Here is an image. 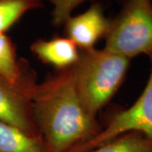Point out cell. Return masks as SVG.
<instances>
[{
  "mask_svg": "<svg viewBox=\"0 0 152 152\" xmlns=\"http://www.w3.org/2000/svg\"><path fill=\"white\" fill-rule=\"evenodd\" d=\"M32 107L48 152H70L101 131L96 118L87 113L79 96L74 67L37 84Z\"/></svg>",
  "mask_w": 152,
  "mask_h": 152,
  "instance_id": "cell-1",
  "label": "cell"
},
{
  "mask_svg": "<svg viewBox=\"0 0 152 152\" xmlns=\"http://www.w3.org/2000/svg\"><path fill=\"white\" fill-rule=\"evenodd\" d=\"M130 59L105 48L80 51L74 66L79 96L88 113L98 112L113 97L124 80Z\"/></svg>",
  "mask_w": 152,
  "mask_h": 152,
  "instance_id": "cell-2",
  "label": "cell"
},
{
  "mask_svg": "<svg viewBox=\"0 0 152 152\" xmlns=\"http://www.w3.org/2000/svg\"><path fill=\"white\" fill-rule=\"evenodd\" d=\"M104 48L131 59L152 53V0H125L111 20Z\"/></svg>",
  "mask_w": 152,
  "mask_h": 152,
  "instance_id": "cell-3",
  "label": "cell"
},
{
  "mask_svg": "<svg viewBox=\"0 0 152 152\" xmlns=\"http://www.w3.org/2000/svg\"><path fill=\"white\" fill-rule=\"evenodd\" d=\"M151 73L142 94L128 109L116 113L104 129H101L89 141L73 149L70 152H87L102 145L129 132H140L152 139V53Z\"/></svg>",
  "mask_w": 152,
  "mask_h": 152,
  "instance_id": "cell-4",
  "label": "cell"
},
{
  "mask_svg": "<svg viewBox=\"0 0 152 152\" xmlns=\"http://www.w3.org/2000/svg\"><path fill=\"white\" fill-rule=\"evenodd\" d=\"M0 121L31 135H41L35 120L32 94L0 77Z\"/></svg>",
  "mask_w": 152,
  "mask_h": 152,
  "instance_id": "cell-5",
  "label": "cell"
},
{
  "mask_svg": "<svg viewBox=\"0 0 152 152\" xmlns=\"http://www.w3.org/2000/svg\"><path fill=\"white\" fill-rule=\"evenodd\" d=\"M111 20L105 15L103 7L94 3L86 11L71 15L65 23V37L71 40L80 51L95 48L99 40L106 38Z\"/></svg>",
  "mask_w": 152,
  "mask_h": 152,
  "instance_id": "cell-6",
  "label": "cell"
},
{
  "mask_svg": "<svg viewBox=\"0 0 152 152\" xmlns=\"http://www.w3.org/2000/svg\"><path fill=\"white\" fill-rule=\"evenodd\" d=\"M31 51L42 63L59 71L74 67L80 55V50L66 37L37 40L31 45Z\"/></svg>",
  "mask_w": 152,
  "mask_h": 152,
  "instance_id": "cell-7",
  "label": "cell"
},
{
  "mask_svg": "<svg viewBox=\"0 0 152 152\" xmlns=\"http://www.w3.org/2000/svg\"><path fill=\"white\" fill-rule=\"evenodd\" d=\"M0 77L33 95L37 86L27 66L17 57L16 48L10 37L0 32Z\"/></svg>",
  "mask_w": 152,
  "mask_h": 152,
  "instance_id": "cell-8",
  "label": "cell"
},
{
  "mask_svg": "<svg viewBox=\"0 0 152 152\" xmlns=\"http://www.w3.org/2000/svg\"><path fill=\"white\" fill-rule=\"evenodd\" d=\"M0 152H48L42 135H31L0 121Z\"/></svg>",
  "mask_w": 152,
  "mask_h": 152,
  "instance_id": "cell-9",
  "label": "cell"
},
{
  "mask_svg": "<svg viewBox=\"0 0 152 152\" xmlns=\"http://www.w3.org/2000/svg\"><path fill=\"white\" fill-rule=\"evenodd\" d=\"M87 152H152V139L133 131Z\"/></svg>",
  "mask_w": 152,
  "mask_h": 152,
  "instance_id": "cell-10",
  "label": "cell"
},
{
  "mask_svg": "<svg viewBox=\"0 0 152 152\" xmlns=\"http://www.w3.org/2000/svg\"><path fill=\"white\" fill-rule=\"evenodd\" d=\"M43 7V0H0V32L9 31L29 11Z\"/></svg>",
  "mask_w": 152,
  "mask_h": 152,
  "instance_id": "cell-11",
  "label": "cell"
},
{
  "mask_svg": "<svg viewBox=\"0 0 152 152\" xmlns=\"http://www.w3.org/2000/svg\"><path fill=\"white\" fill-rule=\"evenodd\" d=\"M49 2L53 6L52 22L56 27L64 26L68 18L78 6L88 0H43Z\"/></svg>",
  "mask_w": 152,
  "mask_h": 152,
  "instance_id": "cell-12",
  "label": "cell"
}]
</instances>
